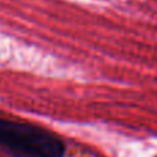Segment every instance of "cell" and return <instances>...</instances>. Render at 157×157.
Wrapping results in <instances>:
<instances>
[{
	"instance_id": "6da1fadb",
	"label": "cell",
	"mask_w": 157,
	"mask_h": 157,
	"mask_svg": "<svg viewBox=\"0 0 157 157\" xmlns=\"http://www.w3.org/2000/svg\"><path fill=\"white\" fill-rule=\"evenodd\" d=\"M0 152L8 157H65L66 146L44 127L0 119Z\"/></svg>"
}]
</instances>
